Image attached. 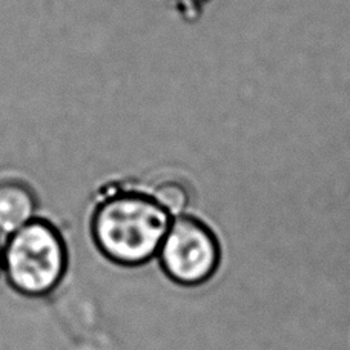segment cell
I'll list each match as a JSON object with an SVG mask.
<instances>
[{
    "label": "cell",
    "mask_w": 350,
    "mask_h": 350,
    "mask_svg": "<svg viewBox=\"0 0 350 350\" xmlns=\"http://www.w3.org/2000/svg\"><path fill=\"white\" fill-rule=\"evenodd\" d=\"M172 217L151 193L118 187L100 200L91 217L94 245L118 266L142 267L157 258Z\"/></svg>",
    "instance_id": "6da1fadb"
},
{
    "label": "cell",
    "mask_w": 350,
    "mask_h": 350,
    "mask_svg": "<svg viewBox=\"0 0 350 350\" xmlns=\"http://www.w3.org/2000/svg\"><path fill=\"white\" fill-rule=\"evenodd\" d=\"M70 265V252L59 228L39 217L3 241V273L8 284L27 297L48 295Z\"/></svg>",
    "instance_id": "7a4b0ae2"
},
{
    "label": "cell",
    "mask_w": 350,
    "mask_h": 350,
    "mask_svg": "<svg viewBox=\"0 0 350 350\" xmlns=\"http://www.w3.org/2000/svg\"><path fill=\"white\" fill-rule=\"evenodd\" d=\"M220 241L214 228L192 215L172 218L157 254L166 277L183 286L208 280L220 262Z\"/></svg>",
    "instance_id": "3957f363"
},
{
    "label": "cell",
    "mask_w": 350,
    "mask_h": 350,
    "mask_svg": "<svg viewBox=\"0 0 350 350\" xmlns=\"http://www.w3.org/2000/svg\"><path fill=\"white\" fill-rule=\"evenodd\" d=\"M39 218V197L28 183L17 178L0 180V241Z\"/></svg>",
    "instance_id": "277c9868"
},
{
    "label": "cell",
    "mask_w": 350,
    "mask_h": 350,
    "mask_svg": "<svg viewBox=\"0 0 350 350\" xmlns=\"http://www.w3.org/2000/svg\"><path fill=\"white\" fill-rule=\"evenodd\" d=\"M149 193L172 218L185 215L187 206H189V192L180 181H163Z\"/></svg>",
    "instance_id": "5b68a950"
},
{
    "label": "cell",
    "mask_w": 350,
    "mask_h": 350,
    "mask_svg": "<svg viewBox=\"0 0 350 350\" xmlns=\"http://www.w3.org/2000/svg\"><path fill=\"white\" fill-rule=\"evenodd\" d=\"M172 2L178 6L181 16L193 21L200 16L203 5L208 3L209 0H172Z\"/></svg>",
    "instance_id": "8992f818"
},
{
    "label": "cell",
    "mask_w": 350,
    "mask_h": 350,
    "mask_svg": "<svg viewBox=\"0 0 350 350\" xmlns=\"http://www.w3.org/2000/svg\"><path fill=\"white\" fill-rule=\"evenodd\" d=\"M3 272V243L0 241V273Z\"/></svg>",
    "instance_id": "52a82bcc"
}]
</instances>
